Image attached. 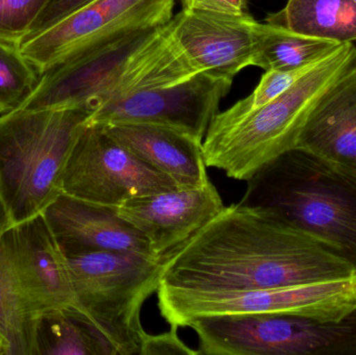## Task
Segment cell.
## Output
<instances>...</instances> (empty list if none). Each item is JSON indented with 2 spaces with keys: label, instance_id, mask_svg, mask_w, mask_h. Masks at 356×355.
Returning a JSON list of instances; mask_svg holds the SVG:
<instances>
[{
  "label": "cell",
  "instance_id": "obj_25",
  "mask_svg": "<svg viewBox=\"0 0 356 355\" xmlns=\"http://www.w3.org/2000/svg\"><path fill=\"white\" fill-rule=\"evenodd\" d=\"M184 10H207L224 14H248L247 0H180Z\"/></svg>",
  "mask_w": 356,
  "mask_h": 355
},
{
  "label": "cell",
  "instance_id": "obj_6",
  "mask_svg": "<svg viewBox=\"0 0 356 355\" xmlns=\"http://www.w3.org/2000/svg\"><path fill=\"white\" fill-rule=\"evenodd\" d=\"M161 316L170 327H188L201 317L280 314L339 322L356 310V275L336 281L246 291L159 288Z\"/></svg>",
  "mask_w": 356,
  "mask_h": 355
},
{
  "label": "cell",
  "instance_id": "obj_21",
  "mask_svg": "<svg viewBox=\"0 0 356 355\" xmlns=\"http://www.w3.org/2000/svg\"><path fill=\"white\" fill-rule=\"evenodd\" d=\"M317 63L302 68L294 69V70L266 71L253 93L244 99H241L228 110L217 113L209 126H223V125L236 122L254 110L263 108L264 106L282 95L289 88L292 87Z\"/></svg>",
  "mask_w": 356,
  "mask_h": 355
},
{
  "label": "cell",
  "instance_id": "obj_24",
  "mask_svg": "<svg viewBox=\"0 0 356 355\" xmlns=\"http://www.w3.org/2000/svg\"><path fill=\"white\" fill-rule=\"evenodd\" d=\"M92 1L93 0H51L46 10L42 13L41 16L35 21L26 37L48 28V27L62 20L65 17L68 16L71 13L79 10L81 6H86V4Z\"/></svg>",
  "mask_w": 356,
  "mask_h": 355
},
{
  "label": "cell",
  "instance_id": "obj_23",
  "mask_svg": "<svg viewBox=\"0 0 356 355\" xmlns=\"http://www.w3.org/2000/svg\"><path fill=\"white\" fill-rule=\"evenodd\" d=\"M177 327L159 335H146L140 355H199V352L188 347L177 333Z\"/></svg>",
  "mask_w": 356,
  "mask_h": 355
},
{
  "label": "cell",
  "instance_id": "obj_15",
  "mask_svg": "<svg viewBox=\"0 0 356 355\" xmlns=\"http://www.w3.org/2000/svg\"><path fill=\"white\" fill-rule=\"evenodd\" d=\"M108 133L144 164L172 179L179 188L209 183L202 142L163 125H104Z\"/></svg>",
  "mask_w": 356,
  "mask_h": 355
},
{
  "label": "cell",
  "instance_id": "obj_13",
  "mask_svg": "<svg viewBox=\"0 0 356 355\" xmlns=\"http://www.w3.org/2000/svg\"><path fill=\"white\" fill-rule=\"evenodd\" d=\"M42 214L66 258L114 251L156 258L147 239L119 215L117 208L60 193Z\"/></svg>",
  "mask_w": 356,
  "mask_h": 355
},
{
  "label": "cell",
  "instance_id": "obj_4",
  "mask_svg": "<svg viewBox=\"0 0 356 355\" xmlns=\"http://www.w3.org/2000/svg\"><path fill=\"white\" fill-rule=\"evenodd\" d=\"M90 115L60 108L0 116V198L13 224L42 214L62 193L67 160Z\"/></svg>",
  "mask_w": 356,
  "mask_h": 355
},
{
  "label": "cell",
  "instance_id": "obj_27",
  "mask_svg": "<svg viewBox=\"0 0 356 355\" xmlns=\"http://www.w3.org/2000/svg\"><path fill=\"white\" fill-rule=\"evenodd\" d=\"M0 355H6V343H4L1 333H0Z\"/></svg>",
  "mask_w": 356,
  "mask_h": 355
},
{
  "label": "cell",
  "instance_id": "obj_28",
  "mask_svg": "<svg viewBox=\"0 0 356 355\" xmlns=\"http://www.w3.org/2000/svg\"><path fill=\"white\" fill-rule=\"evenodd\" d=\"M353 1H355V2H356V0H353Z\"/></svg>",
  "mask_w": 356,
  "mask_h": 355
},
{
  "label": "cell",
  "instance_id": "obj_8",
  "mask_svg": "<svg viewBox=\"0 0 356 355\" xmlns=\"http://www.w3.org/2000/svg\"><path fill=\"white\" fill-rule=\"evenodd\" d=\"M177 188L119 144L104 125L90 123L73 146L60 183L63 194L111 208Z\"/></svg>",
  "mask_w": 356,
  "mask_h": 355
},
{
  "label": "cell",
  "instance_id": "obj_19",
  "mask_svg": "<svg viewBox=\"0 0 356 355\" xmlns=\"http://www.w3.org/2000/svg\"><path fill=\"white\" fill-rule=\"evenodd\" d=\"M340 45L265 23L252 66L265 71L294 70L319 62Z\"/></svg>",
  "mask_w": 356,
  "mask_h": 355
},
{
  "label": "cell",
  "instance_id": "obj_9",
  "mask_svg": "<svg viewBox=\"0 0 356 355\" xmlns=\"http://www.w3.org/2000/svg\"><path fill=\"white\" fill-rule=\"evenodd\" d=\"M234 79L199 72L173 85L134 92L96 106L90 124L163 125L203 141Z\"/></svg>",
  "mask_w": 356,
  "mask_h": 355
},
{
  "label": "cell",
  "instance_id": "obj_16",
  "mask_svg": "<svg viewBox=\"0 0 356 355\" xmlns=\"http://www.w3.org/2000/svg\"><path fill=\"white\" fill-rule=\"evenodd\" d=\"M266 23L307 37L339 44L356 41V2L353 0H289L269 14Z\"/></svg>",
  "mask_w": 356,
  "mask_h": 355
},
{
  "label": "cell",
  "instance_id": "obj_1",
  "mask_svg": "<svg viewBox=\"0 0 356 355\" xmlns=\"http://www.w3.org/2000/svg\"><path fill=\"white\" fill-rule=\"evenodd\" d=\"M355 275L344 258L271 208L238 202L167 254L159 288L246 291Z\"/></svg>",
  "mask_w": 356,
  "mask_h": 355
},
{
  "label": "cell",
  "instance_id": "obj_12",
  "mask_svg": "<svg viewBox=\"0 0 356 355\" xmlns=\"http://www.w3.org/2000/svg\"><path fill=\"white\" fill-rule=\"evenodd\" d=\"M224 208L219 192L209 181L202 187L177 188L134 198L117 210L147 239L154 256L164 260Z\"/></svg>",
  "mask_w": 356,
  "mask_h": 355
},
{
  "label": "cell",
  "instance_id": "obj_17",
  "mask_svg": "<svg viewBox=\"0 0 356 355\" xmlns=\"http://www.w3.org/2000/svg\"><path fill=\"white\" fill-rule=\"evenodd\" d=\"M35 343L37 355H116L74 308L40 316Z\"/></svg>",
  "mask_w": 356,
  "mask_h": 355
},
{
  "label": "cell",
  "instance_id": "obj_3",
  "mask_svg": "<svg viewBox=\"0 0 356 355\" xmlns=\"http://www.w3.org/2000/svg\"><path fill=\"white\" fill-rule=\"evenodd\" d=\"M355 60V44H341L263 108L236 122L209 126L202 141L207 168L247 181L272 160L295 150L318 100Z\"/></svg>",
  "mask_w": 356,
  "mask_h": 355
},
{
  "label": "cell",
  "instance_id": "obj_18",
  "mask_svg": "<svg viewBox=\"0 0 356 355\" xmlns=\"http://www.w3.org/2000/svg\"><path fill=\"white\" fill-rule=\"evenodd\" d=\"M37 320L0 237V333L6 355H37Z\"/></svg>",
  "mask_w": 356,
  "mask_h": 355
},
{
  "label": "cell",
  "instance_id": "obj_20",
  "mask_svg": "<svg viewBox=\"0 0 356 355\" xmlns=\"http://www.w3.org/2000/svg\"><path fill=\"white\" fill-rule=\"evenodd\" d=\"M40 76L19 43L0 38V116L18 110L37 87Z\"/></svg>",
  "mask_w": 356,
  "mask_h": 355
},
{
  "label": "cell",
  "instance_id": "obj_26",
  "mask_svg": "<svg viewBox=\"0 0 356 355\" xmlns=\"http://www.w3.org/2000/svg\"><path fill=\"white\" fill-rule=\"evenodd\" d=\"M12 220H10V215L6 212L4 208L3 202L0 198V237L8 231V229L13 226Z\"/></svg>",
  "mask_w": 356,
  "mask_h": 355
},
{
  "label": "cell",
  "instance_id": "obj_5",
  "mask_svg": "<svg viewBox=\"0 0 356 355\" xmlns=\"http://www.w3.org/2000/svg\"><path fill=\"white\" fill-rule=\"evenodd\" d=\"M67 258L76 310L116 355H140L142 306L158 292L163 260L100 251Z\"/></svg>",
  "mask_w": 356,
  "mask_h": 355
},
{
  "label": "cell",
  "instance_id": "obj_14",
  "mask_svg": "<svg viewBox=\"0 0 356 355\" xmlns=\"http://www.w3.org/2000/svg\"><path fill=\"white\" fill-rule=\"evenodd\" d=\"M295 149L356 181V60L318 100Z\"/></svg>",
  "mask_w": 356,
  "mask_h": 355
},
{
  "label": "cell",
  "instance_id": "obj_10",
  "mask_svg": "<svg viewBox=\"0 0 356 355\" xmlns=\"http://www.w3.org/2000/svg\"><path fill=\"white\" fill-rule=\"evenodd\" d=\"M170 22L175 40L198 72L230 79L252 66L265 25L249 14L184 8Z\"/></svg>",
  "mask_w": 356,
  "mask_h": 355
},
{
  "label": "cell",
  "instance_id": "obj_7",
  "mask_svg": "<svg viewBox=\"0 0 356 355\" xmlns=\"http://www.w3.org/2000/svg\"><path fill=\"white\" fill-rule=\"evenodd\" d=\"M175 0H93L19 43L40 74L131 33L166 24Z\"/></svg>",
  "mask_w": 356,
  "mask_h": 355
},
{
  "label": "cell",
  "instance_id": "obj_2",
  "mask_svg": "<svg viewBox=\"0 0 356 355\" xmlns=\"http://www.w3.org/2000/svg\"><path fill=\"white\" fill-rule=\"evenodd\" d=\"M271 208L327 246L356 274V181L319 158L291 150L247 181L241 199Z\"/></svg>",
  "mask_w": 356,
  "mask_h": 355
},
{
  "label": "cell",
  "instance_id": "obj_11",
  "mask_svg": "<svg viewBox=\"0 0 356 355\" xmlns=\"http://www.w3.org/2000/svg\"><path fill=\"white\" fill-rule=\"evenodd\" d=\"M1 240L35 318L76 308L66 256L43 214L13 225Z\"/></svg>",
  "mask_w": 356,
  "mask_h": 355
},
{
  "label": "cell",
  "instance_id": "obj_22",
  "mask_svg": "<svg viewBox=\"0 0 356 355\" xmlns=\"http://www.w3.org/2000/svg\"><path fill=\"white\" fill-rule=\"evenodd\" d=\"M51 0H0V38L20 43Z\"/></svg>",
  "mask_w": 356,
  "mask_h": 355
}]
</instances>
